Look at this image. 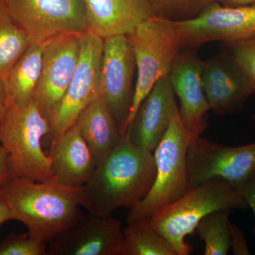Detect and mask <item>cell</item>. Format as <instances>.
I'll return each instance as SVG.
<instances>
[{
    "label": "cell",
    "mask_w": 255,
    "mask_h": 255,
    "mask_svg": "<svg viewBox=\"0 0 255 255\" xmlns=\"http://www.w3.org/2000/svg\"><path fill=\"white\" fill-rule=\"evenodd\" d=\"M155 173L153 153L137 147L126 134L82 187L83 208L99 216L130 209L148 194Z\"/></svg>",
    "instance_id": "1"
},
{
    "label": "cell",
    "mask_w": 255,
    "mask_h": 255,
    "mask_svg": "<svg viewBox=\"0 0 255 255\" xmlns=\"http://www.w3.org/2000/svg\"><path fill=\"white\" fill-rule=\"evenodd\" d=\"M0 200L31 237L46 244L85 216L82 187H65L55 180L11 177L0 188Z\"/></svg>",
    "instance_id": "2"
},
{
    "label": "cell",
    "mask_w": 255,
    "mask_h": 255,
    "mask_svg": "<svg viewBox=\"0 0 255 255\" xmlns=\"http://www.w3.org/2000/svg\"><path fill=\"white\" fill-rule=\"evenodd\" d=\"M237 188L221 179H212L189 190L150 218L151 225L172 246L177 255L190 254L186 238L195 232L201 220L219 210L246 209Z\"/></svg>",
    "instance_id": "3"
},
{
    "label": "cell",
    "mask_w": 255,
    "mask_h": 255,
    "mask_svg": "<svg viewBox=\"0 0 255 255\" xmlns=\"http://www.w3.org/2000/svg\"><path fill=\"white\" fill-rule=\"evenodd\" d=\"M50 129L49 122L33 100L26 106H6L0 122V145L7 152L11 177L54 180L51 157L43 152L41 144Z\"/></svg>",
    "instance_id": "4"
},
{
    "label": "cell",
    "mask_w": 255,
    "mask_h": 255,
    "mask_svg": "<svg viewBox=\"0 0 255 255\" xmlns=\"http://www.w3.org/2000/svg\"><path fill=\"white\" fill-rule=\"evenodd\" d=\"M191 138L183 125L178 107L153 152L156 173L152 187L145 197L130 209L127 223L150 219L189 190L187 152Z\"/></svg>",
    "instance_id": "5"
},
{
    "label": "cell",
    "mask_w": 255,
    "mask_h": 255,
    "mask_svg": "<svg viewBox=\"0 0 255 255\" xmlns=\"http://www.w3.org/2000/svg\"><path fill=\"white\" fill-rule=\"evenodd\" d=\"M133 48L137 78L123 136L131 125L139 106L159 79L168 75L183 49L172 21L157 16L140 23L127 35Z\"/></svg>",
    "instance_id": "6"
},
{
    "label": "cell",
    "mask_w": 255,
    "mask_h": 255,
    "mask_svg": "<svg viewBox=\"0 0 255 255\" xmlns=\"http://www.w3.org/2000/svg\"><path fill=\"white\" fill-rule=\"evenodd\" d=\"M30 43L87 31L84 0H4Z\"/></svg>",
    "instance_id": "7"
},
{
    "label": "cell",
    "mask_w": 255,
    "mask_h": 255,
    "mask_svg": "<svg viewBox=\"0 0 255 255\" xmlns=\"http://www.w3.org/2000/svg\"><path fill=\"white\" fill-rule=\"evenodd\" d=\"M80 54L75 73L50 123L52 144L75 124L83 110L100 97L104 39L86 31L80 33Z\"/></svg>",
    "instance_id": "8"
},
{
    "label": "cell",
    "mask_w": 255,
    "mask_h": 255,
    "mask_svg": "<svg viewBox=\"0 0 255 255\" xmlns=\"http://www.w3.org/2000/svg\"><path fill=\"white\" fill-rule=\"evenodd\" d=\"M189 187L221 179L239 188L255 172V142L230 147L203 138H191L187 152Z\"/></svg>",
    "instance_id": "9"
},
{
    "label": "cell",
    "mask_w": 255,
    "mask_h": 255,
    "mask_svg": "<svg viewBox=\"0 0 255 255\" xmlns=\"http://www.w3.org/2000/svg\"><path fill=\"white\" fill-rule=\"evenodd\" d=\"M172 22L183 49L209 42L231 43L255 34V4L228 6L216 2L192 19Z\"/></svg>",
    "instance_id": "10"
},
{
    "label": "cell",
    "mask_w": 255,
    "mask_h": 255,
    "mask_svg": "<svg viewBox=\"0 0 255 255\" xmlns=\"http://www.w3.org/2000/svg\"><path fill=\"white\" fill-rule=\"evenodd\" d=\"M80 36V33H65L46 42L41 76L33 100L50 125L78 65Z\"/></svg>",
    "instance_id": "11"
},
{
    "label": "cell",
    "mask_w": 255,
    "mask_h": 255,
    "mask_svg": "<svg viewBox=\"0 0 255 255\" xmlns=\"http://www.w3.org/2000/svg\"><path fill=\"white\" fill-rule=\"evenodd\" d=\"M135 68L133 48L127 35L104 39L100 97L113 114L122 136L133 99L132 79Z\"/></svg>",
    "instance_id": "12"
},
{
    "label": "cell",
    "mask_w": 255,
    "mask_h": 255,
    "mask_svg": "<svg viewBox=\"0 0 255 255\" xmlns=\"http://www.w3.org/2000/svg\"><path fill=\"white\" fill-rule=\"evenodd\" d=\"M122 223L113 216L85 215L48 243L47 255H122Z\"/></svg>",
    "instance_id": "13"
},
{
    "label": "cell",
    "mask_w": 255,
    "mask_h": 255,
    "mask_svg": "<svg viewBox=\"0 0 255 255\" xmlns=\"http://www.w3.org/2000/svg\"><path fill=\"white\" fill-rule=\"evenodd\" d=\"M202 84L210 109L219 115L239 112L254 95L249 78L227 52L203 61Z\"/></svg>",
    "instance_id": "14"
},
{
    "label": "cell",
    "mask_w": 255,
    "mask_h": 255,
    "mask_svg": "<svg viewBox=\"0 0 255 255\" xmlns=\"http://www.w3.org/2000/svg\"><path fill=\"white\" fill-rule=\"evenodd\" d=\"M203 61L193 49H182L176 57L169 73L175 95L179 98V116L191 138L205 130L210 109L202 84Z\"/></svg>",
    "instance_id": "15"
},
{
    "label": "cell",
    "mask_w": 255,
    "mask_h": 255,
    "mask_svg": "<svg viewBox=\"0 0 255 255\" xmlns=\"http://www.w3.org/2000/svg\"><path fill=\"white\" fill-rule=\"evenodd\" d=\"M169 74L156 82L139 106L131 125L126 132L135 145L153 153L178 107Z\"/></svg>",
    "instance_id": "16"
},
{
    "label": "cell",
    "mask_w": 255,
    "mask_h": 255,
    "mask_svg": "<svg viewBox=\"0 0 255 255\" xmlns=\"http://www.w3.org/2000/svg\"><path fill=\"white\" fill-rule=\"evenodd\" d=\"M87 31L105 39L128 35L156 17L152 0H84Z\"/></svg>",
    "instance_id": "17"
},
{
    "label": "cell",
    "mask_w": 255,
    "mask_h": 255,
    "mask_svg": "<svg viewBox=\"0 0 255 255\" xmlns=\"http://www.w3.org/2000/svg\"><path fill=\"white\" fill-rule=\"evenodd\" d=\"M50 156L53 179L65 187H83L97 168L95 157L75 124L52 144Z\"/></svg>",
    "instance_id": "18"
},
{
    "label": "cell",
    "mask_w": 255,
    "mask_h": 255,
    "mask_svg": "<svg viewBox=\"0 0 255 255\" xmlns=\"http://www.w3.org/2000/svg\"><path fill=\"white\" fill-rule=\"evenodd\" d=\"M75 125L90 147L97 166L119 145L123 137L113 114L100 97L87 106Z\"/></svg>",
    "instance_id": "19"
},
{
    "label": "cell",
    "mask_w": 255,
    "mask_h": 255,
    "mask_svg": "<svg viewBox=\"0 0 255 255\" xmlns=\"http://www.w3.org/2000/svg\"><path fill=\"white\" fill-rule=\"evenodd\" d=\"M46 42L30 45L2 78L6 106H26L33 101Z\"/></svg>",
    "instance_id": "20"
},
{
    "label": "cell",
    "mask_w": 255,
    "mask_h": 255,
    "mask_svg": "<svg viewBox=\"0 0 255 255\" xmlns=\"http://www.w3.org/2000/svg\"><path fill=\"white\" fill-rule=\"evenodd\" d=\"M123 236L122 255H177L152 227L150 219L128 223Z\"/></svg>",
    "instance_id": "21"
},
{
    "label": "cell",
    "mask_w": 255,
    "mask_h": 255,
    "mask_svg": "<svg viewBox=\"0 0 255 255\" xmlns=\"http://www.w3.org/2000/svg\"><path fill=\"white\" fill-rule=\"evenodd\" d=\"M26 33L0 0V78L2 79L30 46Z\"/></svg>",
    "instance_id": "22"
},
{
    "label": "cell",
    "mask_w": 255,
    "mask_h": 255,
    "mask_svg": "<svg viewBox=\"0 0 255 255\" xmlns=\"http://www.w3.org/2000/svg\"><path fill=\"white\" fill-rule=\"evenodd\" d=\"M231 210H219L211 213L196 227L199 237L204 243V255H226L231 250Z\"/></svg>",
    "instance_id": "23"
},
{
    "label": "cell",
    "mask_w": 255,
    "mask_h": 255,
    "mask_svg": "<svg viewBox=\"0 0 255 255\" xmlns=\"http://www.w3.org/2000/svg\"><path fill=\"white\" fill-rule=\"evenodd\" d=\"M157 17L185 21L199 16L210 5L221 0H152Z\"/></svg>",
    "instance_id": "24"
},
{
    "label": "cell",
    "mask_w": 255,
    "mask_h": 255,
    "mask_svg": "<svg viewBox=\"0 0 255 255\" xmlns=\"http://www.w3.org/2000/svg\"><path fill=\"white\" fill-rule=\"evenodd\" d=\"M47 248L28 233L10 234L0 243V255H47Z\"/></svg>",
    "instance_id": "25"
},
{
    "label": "cell",
    "mask_w": 255,
    "mask_h": 255,
    "mask_svg": "<svg viewBox=\"0 0 255 255\" xmlns=\"http://www.w3.org/2000/svg\"><path fill=\"white\" fill-rule=\"evenodd\" d=\"M224 44L227 53L236 60L249 78L255 95V34Z\"/></svg>",
    "instance_id": "26"
},
{
    "label": "cell",
    "mask_w": 255,
    "mask_h": 255,
    "mask_svg": "<svg viewBox=\"0 0 255 255\" xmlns=\"http://www.w3.org/2000/svg\"><path fill=\"white\" fill-rule=\"evenodd\" d=\"M231 249L236 255H249L251 252L248 248L246 236L242 230L231 223Z\"/></svg>",
    "instance_id": "27"
},
{
    "label": "cell",
    "mask_w": 255,
    "mask_h": 255,
    "mask_svg": "<svg viewBox=\"0 0 255 255\" xmlns=\"http://www.w3.org/2000/svg\"><path fill=\"white\" fill-rule=\"evenodd\" d=\"M248 207L251 208L255 218V172L241 187L238 188Z\"/></svg>",
    "instance_id": "28"
},
{
    "label": "cell",
    "mask_w": 255,
    "mask_h": 255,
    "mask_svg": "<svg viewBox=\"0 0 255 255\" xmlns=\"http://www.w3.org/2000/svg\"><path fill=\"white\" fill-rule=\"evenodd\" d=\"M10 174L8 154L3 146L0 145V188L9 178Z\"/></svg>",
    "instance_id": "29"
},
{
    "label": "cell",
    "mask_w": 255,
    "mask_h": 255,
    "mask_svg": "<svg viewBox=\"0 0 255 255\" xmlns=\"http://www.w3.org/2000/svg\"><path fill=\"white\" fill-rule=\"evenodd\" d=\"M11 220H14L12 213L9 207L2 201L0 200V228L3 223Z\"/></svg>",
    "instance_id": "30"
},
{
    "label": "cell",
    "mask_w": 255,
    "mask_h": 255,
    "mask_svg": "<svg viewBox=\"0 0 255 255\" xmlns=\"http://www.w3.org/2000/svg\"><path fill=\"white\" fill-rule=\"evenodd\" d=\"M220 3L225 6H238L255 4V0H221Z\"/></svg>",
    "instance_id": "31"
},
{
    "label": "cell",
    "mask_w": 255,
    "mask_h": 255,
    "mask_svg": "<svg viewBox=\"0 0 255 255\" xmlns=\"http://www.w3.org/2000/svg\"><path fill=\"white\" fill-rule=\"evenodd\" d=\"M5 109H6V102H5L3 82L2 79L0 78V122L4 113Z\"/></svg>",
    "instance_id": "32"
},
{
    "label": "cell",
    "mask_w": 255,
    "mask_h": 255,
    "mask_svg": "<svg viewBox=\"0 0 255 255\" xmlns=\"http://www.w3.org/2000/svg\"><path fill=\"white\" fill-rule=\"evenodd\" d=\"M253 120H254V121H255V114H254V115H253Z\"/></svg>",
    "instance_id": "33"
}]
</instances>
